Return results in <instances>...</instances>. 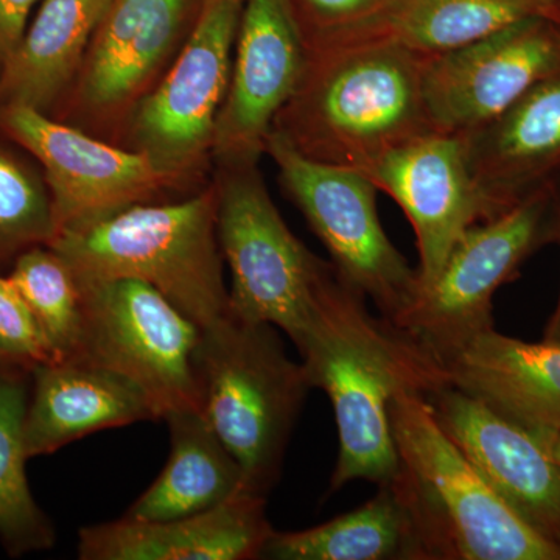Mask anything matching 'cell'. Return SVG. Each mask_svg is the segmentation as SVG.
Segmentation results:
<instances>
[{
    "label": "cell",
    "mask_w": 560,
    "mask_h": 560,
    "mask_svg": "<svg viewBox=\"0 0 560 560\" xmlns=\"http://www.w3.org/2000/svg\"><path fill=\"white\" fill-rule=\"evenodd\" d=\"M296 349L312 388L334 408L340 448L330 493L352 481H390L399 466L390 401L404 390L425 396L451 385L444 364L394 320L372 315L366 296L337 270Z\"/></svg>",
    "instance_id": "cell-1"
},
{
    "label": "cell",
    "mask_w": 560,
    "mask_h": 560,
    "mask_svg": "<svg viewBox=\"0 0 560 560\" xmlns=\"http://www.w3.org/2000/svg\"><path fill=\"white\" fill-rule=\"evenodd\" d=\"M308 49L304 79L272 128L305 158L368 173L434 131L423 102L425 55L388 36Z\"/></svg>",
    "instance_id": "cell-2"
},
{
    "label": "cell",
    "mask_w": 560,
    "mask_h": 560,
    "mask_svg": "<svg viewBox=\"0 0 560 560\" xmlns=\"http://www.w3.org/2000/svg\"><path fill=\"white\" fill-rule=\"evenodd\" d=\"M389 422L399 460L390 482L410 514L422 560H560L558 548L490 488L423 394L394 397Z\"/></svg>",
    "instance_id": "cell-3"
},
{
    "label": "cell",
    "mask_w": 560,
    "mask_h": 560,
    "mask_svg": "<svg viewBox=\"0 0 560 560\" xmlns=\"http://www.w3.org/2000/svg\"><path fill=\"white\" fill-rule=\"evenodd\" d=\"M215 184L180 201L142 202L49 243L79 280L136 279L200 327L230 312Z\"/></svg>",
    "instance_id": "cell-4"
},
{
    "label": "cell",
    "mask_w": 560,
    "mask_h": 560,
    "mask_svg": "<svg viewBox=\"0 0 560 560\" xmlns=\"http://www.w3.org/2000/svg\"><path fill=\"white\" fill-rule=\"evenodd\" d=\"M278 327L228 312L201 327L197 349L201 411L237 459L250 495L267 499L308 390L302 361L291 360Z\"/></svg>",
    "instance_id": "cell-5"
},
{
    "label": "cell",
    "mask_w": 560,
    "mask_h": 560,
    "mask_svg": "<svg viewBox=\"0 0 560 560\" xmlns=\"http://www.w3.org/2000/svg\"><path fill=\"white\" fill-rule=\"evenodd\" d=\"M215 189L217 234L231 272L230 312L278 327L296 348L334 265L290 231L257 164L220 167Z\"/></svg>",
    "instance_id": "cell-6"
},
{
    "label": "cell",
    "mask_w": 560,
    "mask_h": 560,
    "mask_svg": "<svg viewBox=\"0 0 560 560\" xmlns=\"http://www.w3.org/2000/svg\"><path fill=\"white\" fill-rule=\"evenodd\" d=\"M77 282L83 326L73 360L88 361L135 383L158 419L164 420L172 411L201 410L197 375L201 327L140 280Z\"/></svg>",
    "instance_id": "cell-7"
},
{
    "label": "cell",
    "mask_w": 560,
    "mask_h": 560,
    "mask_svg": "<svg viewBox=\"0 0 560 560\" xmlns=\"http://www.w3.org/2000/svg\"><path fill=\"white\" fill-rule=\"evenodd\" d=\"M267 154L338 275L397 323L418 301L419 275L383 230L375 184L359 171L305 158L275 131Z\"/></svg>",
    "instance_id": "cell-8"
},
{
    "label": "cell",
    "mask_w": 560,
    "mask_h": 560,
    "mask_svg": "<svg viewBox=\"0 0 560 560\" xmlns=\"http://www.w3.org/2000/svg\"><path fill=\"white\" fill-rule=\"evenodd\" d=\"M558 235L559 183H555L471 226L397 326L444 359L475 335L492 329L493 294L517 278L534 253L558 242Z\"/></svg>",
    "instance_id": "cell-9"
},
{
    "label": "cell",
    "mask_w": 560,
    "mask_h": 560,
    "mask_svg": "<svg viewBox=\"0 0 560 560\" xmlns=\"http://www.w3.org/2000/svg\"><path fill=\"white\" fill-rule=\"evenodd\" d=\"M245 0H201L171 68L127 121L130 149L183 189L212 156Z\"/></svg>",
    "instance_id": "cell-10"
},
{
    "label": "cell",
    "mask_w": 560,
    "mask_h": 560,
    "mask_svg": "<svg viewBox=\"0 0 560 560\" xmlns=\"http://www.w3.org/2000/svg\"><path fill=\"white\" fill-rule=\"evenodd\" d=\"M0 128L43 165L58 232L176 190L150 158L110 145L28 106H0Z\"/></svg>",
    "instance_id": "cell-11"
},
{
    "label": "cell",
    "mask_w": 560,
    "mask_h": 560,
    "mask_svg": "<svg viewBox=\"0 0 560 560\" xmlns=\"http://www.w3.org/2000/svg\"><path fill=\"white\" fill-rule=\"evenodd\" d=\"M560 72V25L529 18L427 58L422 91L434 131L469 135Z\"/></svg>",
    "instance_id": "cell-12"
},
{
    "label": "cell",
    "mask_w": 560,
    "mask_h": 560,
    "mask_svg": "<svg viewBox=\"0 0 560 560\" xmlns=\"http://www.w3.org/2000/svg\"><path fill=\"white\" fill-rule=\"evenodd\" d=\"M197 0H113L72 84V110L92 127L130 119L171 68L200 13Z\"/></svg>",
    "instance_id": "cell-13"
},
{
    "label": "cell",
    "mask_w": 560,
    "mask_h": 560,
    "mask_svg": "<svg viewBox=\"0 0 560 560\" xmlns=\"http://www.w3.org/2000/svg\"><path fill=\"white\" fill-rule=\"evenodd\" d=\"M308 54L290 0H245L213 139L220 167L259 164L280 110L304 79Z\"/></svg>",
    "instance_id": "cell-14"
},
{
    "label": "cell",
    "mask_w": 560,
    "mask_h": 560,
    "mask_svg": "<svg viewBox=\"0 0 560 560\" xmlns=\"http://www.w3.org/2000/svg\"><path fill=\"white\" fill-rule=\"evenodd\" d=\"M364 175L400 206L415 230L420 293L440 276L459 238L492 219L460 135L427 132L389 151Z\"/></svg>",
    "instance_id": "cell-15"
},
{
    "label": "cell",
    "mask_w": 560,
    "mask_h": 560,
    "mask_svg": "<svg viewBox=\"0 0 560 560\" xmlns=\"http://www.w3.org/2000/svg\"><path fill=\"white\" fill-rule=\"evenodd\" d=\"M434 418L490 488L560 551V464L528 431L445 385L425 394Z\"/></svg>",
    "instance_id": "cell-16"
},
{
    "label": "cell",
    "mask_w": 560,
    "mask_h": 560,
    "mask_svg": "<svg viewBox=\"0 0 560 560\" xmlns=\"http://www.w3.org/2000/svg\"><path fill=\"white\" fill-rule=\"evenodd\" d=\"M463 138L471 176L492 219L559 183L560 72Z\"/></svg>",
    "instance_id": "cell-17"
},
{
    "label": "cell",
    "mask_w": 560,
    "mask_h": 560,
    "mask_svg": "<svg viewBox=\"0 0 560 560\" xmlns=\"http://www.w3.org/2000/svg\"><path fill=\"white\" fill-rule=\"evenodd\" d=\"M267 499L243 492L200 514L172 521H119L79 533L81 560H249L260 559L271 534Z\"/></svg>",
    "instance_id": "cell-18"
},
{
    "label": "cell",
    "mask_w": 560,
    "mask_h": 560,
    "mask_svg": "<svg viewBox=\"0 0 560 560\" xmlns=\"http://www.w3.org/2000/svg\"><path fill=\"white\" fill-rule=\"evenodd\" d=\"M448 383L536 440L560 433V345L481 331L441 360Z\"/></svg>",
    "instance_id": "cell-19"
},
{
    "label": "cell",
    "mask_w": 560,
    "mask_h": 560,
    "mask_svg": "<svg viewBox=\"0 0 560 560\" xmlns=\"http://www.w3.org/2000/svg\"><path fill=\"white\" fill-rule=\"evenodd\" d=\"M31 377L24 430L28 458L51 455L97 431L158 419L135 383L88 361H51Z\"/></svg>",
    "instance_id": "cell-20"
},
{
    "label": "cell",
    "mask_w": 560,
    "mask_h": 560,
    "mask_svg": "<svg viewBox=\"0 0 560 560\" xmlns=\"http://www.w3.org/2000/svg\"><path fill=\"white\" fill-rule=\"evenodd\" d=\"M110 2L43 0L16 49L0 65V106L46 113L72 88Z\"/></svg>",
    "instance_id": "cell-21"
},
{
    "label": "cell",
    "mask_w": 560,
    "mask_h": 560,
    "mask_svg": "<svg viewBox=\"0 0 560 560\" xmlns=\"http://www.w3.org/2000/svg\"><path fill=\"white\" fill-rule=\"evenodd\" d=\"M164 420L171 431V456L124 517L143 522L189 517L246 492L241 464L201 410L172 411Z\"/></svg>",
    "instance_id": "cell-22"
},
{
    "label": "cell",
    "mask_w": 560,
    "mask_h": 560,
    "mask_svg": "<svg viewBox=\"0 0 560 560\" xmlns=\"http://www.w3.org/2000/svg\"><path fill=\"white\" fill-rule=\"evenodd\" d=\"M334 521L293 533L271 530L260 559L422 560L411 517L393 482Z\"/></svg>",
    "instance_id": "cell-23"
},
{
    "label": "cell",
    "mask_w": 560,
    "mask_h": 560,
    "mask_svg": "<svg viewBox=\"0 0 560 560\" xmlns=\"http://www.w3.org/2000/svg\"><path fill=\"white\" fill-rule=\"evenodd\" d=\"M559 0H396L377 36L425 57L458 49L529 18L556 22Z\"/></svg>",
    "instance_id": "cell-24"
},
{
    "label": "cell",
    "mask_w": 560,
    "mask_h": 560,
    "mask_svg": "<svg viewBox=\"0 0 560 560\" xmlns=\"http://www.w3.org/2000/svg\"><path fill=\"white\" fill-rule=\"evenodd\" d=\"M31 372L0 374V540L11 556L50 550L55 529L33 499L25 463Z\"/></svg>",
    "instance_id": "cell-25"
},
{
    "label": "cell",
    "mask_w": 560,
    "mask_h": 560,
    "mask_svg": "<svg viewBox=\"0 0 560 560\" xmlns=\"http://www.w3.org/2000/svg\"><path fill=\"white\" fill-rule=\"evenodd\" d=\"M38 320L58 361L79 352L83 302L75 276L50 246L24 250L9 276Z\"/></svg>",
    "instance_id": "cell-26"
},
{
    "label": "cell",
    "mask_w": 560,
    "mask_h": 560,
    "mask_svg": "<svg viewBox=\"0 0 560 560\" xmlns=\"http://www.w3.org/2000/svg\"><path fill=\"white\" fill-rule=\"evenodd\" d=\"M57 235L49 189L0 149V259L49 245Z\"/></svg>",
    "instance_id": "cell-27"
},
{
    "label": "cell",
    "mask_w": 560,
    "mask_h": 560,
    "mask_svg": "<svg viewBox=\"0 0 560 560\" xmlns=\"http://www.w3.org/2000/svg\"><path fill=\"white\" fill-rule=\"evenodd\" d=\"M308 46L377 36L396 0H290Z\"/></svg>",
    "instance_id": "cell-28"
},
{
    "label": "cell",
    "mask_w": 560,
    "mask_h": 560,
    "mask_svg": "<svg viewBox=\"0 0 560 560\" xmlns=\"http://www.w3.org/2000/svg\"><path fill=\"white\" fill-rule=\"evenodd\" d=\"M58 361L38 320L13 280L0 276V366L32 372Z\"/></svg>",
    "instance_id": "cell-29"
},
{
    "label": "cell",
    "mask_w": 560,
    "mask_h": 560,
    "mask_svg": "<svg viewBox=\"0 0 560 560\" xmlns=\"http://www.w3.org/2000/svg\"><path fill=\"white\" fill-rule=\"evenodd\" d=\"M39 0H0V65L16 49Z\"/></svg>",
    "instance_id": "cell-30"
},
{
    "label": "cell",
    "mask_w": 560,
    "mask_h": 560,
    "mask_svg": "<svg viewBox=\"0 0 560 560\" xmlns=\"http://www.w3.org/2000/svg\"><path fill=\"white\" fill-rule=\"evenodd\" d=\"M558 242L560 243V180H559V235ZM544 341L552 342V345H560V294L558 307L552 313L547 327H545Z\"/></svg>",
    "instance_id": "cell-31"
},
{
    "label": "cell",
    "mask_w": 560,
    "mask_h": 560,
    "mask_svg": "<svg viewBox=\"0 0 560 560\" xmlns=\"http://www.w3.org/2000/svg\"><path fill=\"white\" fill-rule=\"evenodd\" d=\"M537 441H539L540 444L544 445V447L547 448L548 452H550L552 458L558 460V463L560 464V433L552 434V436L544 438V440Z\"/></svg>",
    "instance_id": "cell-32"
},
{
    "label": "cell",
    "mask_w": 560,
    "mask_h": 560,
    "mask_svg": "<svg viewBox=\"0 0 560 560\" xmlns=\"http://www.w3.org/2000/svg\"><path fill=\"white\" fill-rule=\"evenodd\" d=\"M556 22L560 25V0L558 2V13H556Z\"/></svg>",
    "instance_id": "cell-33"
},
{
    "label": "cell",
    "mask_w": 560,
    "mask_h": 560,
    "mask_svg": "<svg viewBox=\"0 0 560 560\" xmlns=\"http://www.w3.org/2000/svg\"><path fill=\"white\" fill-rule=\"evenodd\" d=\"M0 371H2V372H11V371H5V370H3V368H2V366H0Z\"/></svg>",
    "instance_id": "cell-34"
},
{
    "label": "cell",
    "mask_w": 560,
    "mask_h": 560,
    "mask_svg": "<svg viewBox=\"0 0 560 560\" xmlns=\"http://www.w3.org/2000/svg\"><path fill=\"white\" fill-rule=\"evenodd\" d=\"M0 374H3V372H2V371H0Z\"/></svg>",
    "instance_id": "cell-35"
}]
</instances>
